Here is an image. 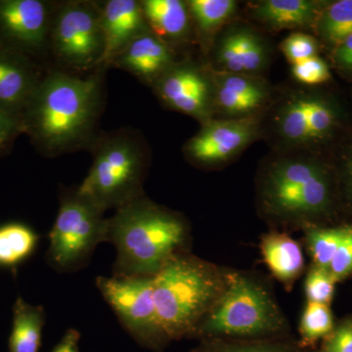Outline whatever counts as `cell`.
I'll list each match as a JSON object with an SVG mask.
<instances>
[{"mask_svg": "<svg viewBox=\"0 0 352 352\" xmlns=\"http://www.w3.org/2000/svg\"><path fill=\"white\" fill-rule=\"evenodd\" d=\"M145 173V155L138 141L116 134L97 144L91 168L76 190L104 212L118 210L144 195Z\"/></svg>", "mask_w": 352, "mask_h": 352, "instance_id": "cell-6", "label": "cell"}, {"mask_svg": "<svg viewBox=\"0 0 352 352\" xmlns=\"http://www.w3.org/2000/svg\"><path fill=\"white\" fill-rule=\"evenodd\" d=\"M333 279L339 282L346 279L352 273V226L340 247L338 248L335 256L328 268Z\"/></svg>", "mask_w": 352, "mask_h": 352, "instance_id": "cell-32", "label": "cell"}, {"mask_svg": "<svg viewBox=\"0 0 352 352\" xmlns=\"http://www.w3.org/2000/svg\"><path fill=\"white\" fill-rule=\"evenodd\" d=\"M337 126V111L317 95L295 92L278 106L273 129L289 149L307 148L324 140Z\"/></svg>", "mask_w": 352, "mask_h": 352, "instance_id": "cell-10", "label": "cell"}, {"mask_svg": "<svg viewBox=\"0 0 352 352\" xmlns=\"http://www.w3.org/2000/svg\"><path fill=\"white\" fill-rule=\"evenodd\" d=\"M55 14L41 0L0 1V29L25 47L38 48L51 36Z\"/></svg>", "mask_w": 352, "mask_h": 352, "instance_id": "cell-14", "label": "cell"}, {"mask_svg": "<svg viewBox=\"0 0 352 352\" xmlns=\"http://www.w3.org/2000/svg\"><path fill=\"white\" fill-rule=\"evenodd\" d=\"M39 235L31 227L19 222L0 226V267L16 273L38 247Z\"/></svg>", "mask_w": 352, "mask_h": 352, "instance_id": "cell-23", "label": "cell"}, {"mask_svg": "<svg viewBox=\"0 0 352 352\" xmlns=\"http://www.w3.org/2000/svg\"><path fill=\"white\" fill-rule=\"evenodd\" d=\"M292 74L296 82L307 85H320L331 78L328 65L317 56L292 65Z\"/></svg>", "mask_w": 352, "mask_h": 352, "instance_id": "cell-31", "label": "cell"}, {"mask_svg": "<svg viewBox=\"0 0 352 352\" xmlns=\"http://www.w3.org/2000/svg\"><path fill=\"white\" fill-rule=\"evenodd\" d=\"M256 203L261 217L272 226L302 230L318 226L333 210L332 175L311 157H276L259 171Z\"/></svg>", "mask_w": 352, "mask_h": 352, "instance_id": "cell-3", "label": "cell"}, {"mask_svg": "<svg viewBox=\"0 0 352 352\" xmlns=\"http://www.w3.org/2000/svg\"><path fill=\"white\" fill-rule=\"evenodd\" d=\"M336 283L337 281L328 270L312 265L308 270L305 283L307 302L330 305L335 293Z\"/></svg>", "mask_w": 352, "mask_h": 352, "instance_id": "cell-29", "label": "cell"}, {"mask_svg": "<svg viewBox=\"0 0 352 352\" xmlns=\"http://www.w3.org/2000/svg\"><path fill=\"white\" fill-rule=\"evenodd\" d=\"M320 14V3L312 0H264L252 9L256 20L274 31L309 27Z\"/></svg>", "mask_w": 352, "mask_h": 352, "instance_id": "cell-19", "label": "cell"}, {"mask_svg": "<svg viewBox=\"0 0 352 352\" xmlns=\"http://www.w3.org/2000/svg\"><path fill=\"white\" fill-rule=\"evenodd\" d=\"M80 333L76 329H68L51 352H80Z\"/></svg>", "mask_w": 352, "mask_h": 352, "instance_id": "cell-34", "label": "cell"}, {"mask_svg": "<svg viewBox=\"0 0 352 352\" xmlns=\"http://www.w3.org/2000/svg\"><path fill=\"white\" fill-rule=\"evenodd\" d=\"M219 72L254 76L265 68L267 50L256 32L245 27L226 32L217 43L214 54Z\"/></svg>", "mask_w": 352, "mask_h": 352, "instance_id": "cell-16", "label": "cell"}, {"mask_svg": "<svg viewBox=\"0 0 352 352\" xmlns=\"http://www.w3.org/2000/svg\"><path fill=\"white\" fill-rule=\"evenodd\" d=\"M319 352H352V319L329 333Z\"/></svg>", "mask_w": 352, "mask_h": 352, "instance_id": "cell-33", "label": "cell"}, {"mask_svg": "<svg viewBox=\"0 0 352 352\" xmlns=\"http://www.w3.org/2000/svg\"><path fill=\"white\" fill-rule=\"evenodd\" d=\"M104 50L101 65L112 63L113 58L139 34L150 30L141 2L135 0H110L101 9Z\"/></svg>", "mask_w": 352, "mask_h": 352, "instance_id": "cell-15", "label": "cell"}, {"mask_svg": "<svg viewBox=\"0 0 352 352\" xmlns=\"http://www.w3.org/2000/svg\"><path fill=\"white\" fill-rule=\"evenodd\" d=\"M228 268L177 252L153 279L157 316L171 340L191 337L194 329L223 293Z\"/></svg>", "mask_w": 352, "mask_h": 352, "instance_id": "cell-4", "label": "cell"}, {"mask_svg": "<svg viewBox=\"0 0 352 352\" xmlns=\"http://www.w3.org/2000/svg\"><path fill=\"white\" fill-rule=\"evenodd\" d=\"M319 36L337 47L352 34V0H340L324 9L317 21Z\"/></svg>", "mask_w": 352, "mask_h": 352, "instance_id": "cell-26", "label": "cell"}, {"mask_svg": "<svg viewBox=\"0 0 352 352\" xmlns=\"http://www.w3.org/2000/svg\"><path fill=\"white\" fill-rule=\"evenodd\" d=\"M157 96L173 110L201 124L214 116L212 74L190 62L175 63L153 83Z\"/></svg>", "mask_w": 352, "mask_h": 352, "instance_id": "cell-11", "label": "cell"}, {"mask_svg": "<svg viewBox=\"0 0 352 352\" xmlns=\"http://www.w3.org/2000/svg\"><path fill=\"white\" fill-rule=\"evenodd\" d=\"M141 6L150 30L164 43L180 41L188 34L191 16L187 2L145 0Z\"/></svg>", "mask_w": 352, "mask_h": 352, "instance_id": "cell-20", "label": "cell"}, {"mask_svg": "<svg viewBox=\"0 0 352 352\" xmlns=\"http://www.w3.org/2000/svg\"><path fill=\"white\" fill-rule=\"evenodd\" d=\"M289 331L267 285L248 271L229 270L223 293L190 339H278L289 337Z\"/></svg>", "mask_w": 352, "mask_h": 352, "instance_id": "cell-5", "label": "cell"}, {"mask_svg": "<svg viewBox=\"0 0 352 352\" xmlns=\"http://www.w3.org/2000/svg\"><path fill=\"white\" fill-rule=\"evenodd\" d=\"M101 74L78 78L64 72L48 74L28 104V126L51 156L85 144L101 108Z\"/></svg>", "mask_w": 352, "mask_h": 352, "instance_id": "cell-2", "label": "cell"}, {"mask_svg": "<svg viewBox=\"0 0 352 352\" xmlns=\"http://www.w3.org/2000/svg\"><path fill=\"white\" fill-rule=\"evenodd\" d=\"M38 83L25 65L10 56H0V108L13 115L28 105Z\"/></svg>", "mask_w": 352, "mask_h": 352, "instance_id": "cell-22", "label": "cell"}, {"mask_svg": "<svg viewBox=\"0 0 352 352\" xmlns=\"http://www.w3.org/2000/svg\"><path fill=\"white\" fill-rule=\"evenodd\" d=\"M214 88V115L223 119L258 117L270 97L267 83L256 76L226 73L212 74Z\"/></svg>", "mask_w": 352, "mask_h": 352, "instance_id": "cell-13", "label": "cell"}, {"mask_svg": "<svg viewBox=\"0 0 352 352\" xmlns=\"http://www.w3.org/2000/svg\"><path fill=\"white\" fill-rule=\"evenodd\" d=\"M258 117L210 120L185 145V155L196 164L214 166L239 155L258 138Z\"/></svg>", "mask_w": 352, "mask_h": 352, "instance_id": "cell-12", "label": "cell"}, {"mask_svg": "<svg viewBox=\"0 0 352 352\" xmlns=\"http://www.w3.org/2000/svg\"><path fill=\"white\" fill-rule=\"evenodd\" d=\"M349 227L351 226L333 228L314 226L308 227L303 230L305 243L314 261V265L328 270L338 248L349 232Z\"/></svg>", "mask_w": 352, "mask_h": 352, "instance_id": "cell-25", "label": "cell"}, {"mask_svg": "<svg viewBox=\"0 0 352 352\" xmlns=\"http://www.w3.org/2000/svg\"><path fill=\"white\" fill-rule=\"evenodd\" d=\"M333 330L332 311L327 305L307 302L300 318V331L303 347L326 338Z\"/></svg>", "mask_w": 352, "mask_h": 352, "instance_id": "cell-28", "label": "cell"}, {"mask_svg": "<svg viewBox=\"0 0 352 352\" xmlns=\"http://www.w3.org/2000/svg\"><path fill=\"white\" fill-rule=\"evenodd\" d=\"M187 6L190 16L204 34L219 29L237 10V2L234 0H191Z\"/></svg>", "mask_w": 352, "mask_h": 352, "instance_id": "cell-27", "label": "cell"}, {"mask_svg": "<svg viewBox=\"0 0 352 352\" xmlns=\"http://www.w3.org/2000/svg\"><path fill=\"white\" fill-rule=\"evenodd\" d=\"M12 328L8 340L9 352H38L41 346L45 310L18 296L13 305Z\"/></svg>", "mask_w": 352, "mask_h": 352, "instance_id": "cell-21", "label": "cell"}, {"mask_svg": "<svg viewBox=\"0 0 352 352\" xmlns=\"http://www.w3.org/2000/svg\"><path fill=\"white\" fill-rule=\"evenodd\" d=\"M175 63L168 44L148 30L132 39L111 64L153 85Z\"/></svg>", "mask_w": 352, "mask_h": 352, "instance_id": "cell-17", "label": "cell"}, {"mask_svg": "<svg viewBox=\"0 0 352 352\" xmlns=\"http://www.w3.org/2000/svg\"><path fill=\"white\" fill-rule=\"evenodd\" d=\"M259 247L271 274L291 291L305 270L300 245L289 234L272 231L263 236Z\"/></svg>", "mask_w": 352, "mask_h": 352, "instance_id": "cell-18", "label": "cell"}, {"mask_svg": "<svg viewBox=\"0 0 352 352\" xmlns=\"http://www.w3.org/2000/svg\"><path fill=\"white\" fill-rule=\"evenodd\" d=\"M190 241L185 217L144 194L108 219L107 242L117 252L112 275L154 277L175 254L188 251Z\"/></svg>", "mask_w": 352, "mask_h": 352, "instance_id": "cell-1", "label": "cell"}, {"mask_svg": "<svg viewBox=\"0 0 352 352\" xmlns=\"http://www.w3.org/2000/svg\"><path fill=\"white\" fill-rule=\"evenodd\" d=\"M344 188L349 200L352 204V148L347 155L344 168Z\"/></svg>", "mask_w": 352, "mask_h": 352, "instance_id": "cell-37", "label": "cell"}, {"mask_svg": "<svg viewBox=\"0 0 352 352\" xmlns=\"http://www.w3.org/2000/svg\"><path fill=\"white\" fill-rule=\"evenodd\" d=\"M335 60L342 68L352 71V34L337 46Z\"/></svg>", "mask_w": 352, "mask_h": 352, "instance_id": "cell-36", "label": "cell"}, {"mask_svg": "<svg viewBox=\"0 0 352 352\" xmlns=\"http://www.w3.org/2000/svg\"><path fill=\"white\" fill-rule=\"evenodd\" d=\"M281 50L289 63L294 65L308 58L317 56L318 43L311 36L295 32L284 39Z\"/></svg>", "mask_w": 352, "mask_h": 352, "instance_id": "cell-30", "label": "cell"}, {"mask_svg": "<svg viewBox=\"0 0 352 352\" xmlns=\"http://www.w3.org/2000/svg\"><path fill=\"white\" fill-rule=\"evenodd\" d=\"M190 352H305L300 342L287 338L265 340L207 339Z\"/></svg>", "mask_w": 352, "mask_h": 352, "instance_id": "cell-24", "label": "cell"}, {"mask_svg": "<svg viewBox=\"0 0 352 352\" xmlns=\"http://www.w3.org/2000/svg\"><path fill=\"white\" fill-rule=\"evenodd\" d=\"M17 129L15 116L0 108V148L6 144Z\"/></svg>", "mask_w": 352, "mask_h": 352, "instance_id": "cell-35", "label": "cell"}, {"mask_svg": "<svg viewBox=\"0 0 352 352\" xmlns=\"http://www.w3.org/2000/svg\"><path fill=\"white\" fill-rule=\"evenodd\" d=\"M50 38L55 56L69 68L101 66L105 50L101 9L85 1L64 4L55 13Z\"/></svg>", "mask_w": 352, "mask_h": 352, "instance_id": "cell-9", "label": "cell"}, {"mask_svg": "<svg viewBox=\"0 0 352 352\" xmlns=\"http://www.w3.org/2000/svg\"><path fill=\"white\" fill-rule=\"evenodd\" d=\"M108 219L92 201L67 190L60 197L59 210L50 232L46 263L59 273L80 271L89 263L95 249L107 242Z\"/></svg>", "mask_w": 352, "mask_h": 352, "instance_id": "cell-7", "label": "cell"}, {"mask_svg": "<svg viewBox=\"0 0 352 352\" xmlns=\"http://www.w3.org/2000/svg\"><path fill=\"white\" fill-rule=\"evenodd\" d=\"M153 279L150 276H98L96 287L132 339L145 349L162 352L170 340L157 316Z\"/></svg>", "mask_w": 352, "mask_h": 352, "instance_id": "cell-8", "label": "cell"}]
</instances>
